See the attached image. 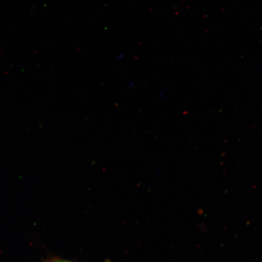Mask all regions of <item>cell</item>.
<instances>
[{
	"mask_svg": "<svg viewBox=\"0 0 262 262\" xmlns=\"http://www.w3.org/2000/svg\"><path fill=\"white\" fill-rule=\"evenodd\" d=\"M57 262H71V261H58Z\"/></svg>",
	"mask_w": 262,
	"mask_h": 262,
	"instance_id": "1",
	"label": "cell"
}]
</instances>
